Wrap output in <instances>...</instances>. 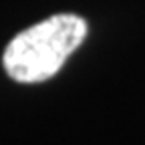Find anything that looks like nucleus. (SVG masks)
<instances>
[{
    "label": "nucleus",
    "instance_id": "obj_1",
    "mask_svg": "<svg viewBox=\"0 0 145 145\" xmlns=\"http://www.w3.org/2000/svg\"><path fill=\"white\" fill-rule=\"evenodd\" d=\"M87 36V22L77 14H54L36 22L10 40L4 69L18 83H40L59 72Z\"/></svg>",
    "mask_w": 145,
    "mask_h": 145
}]
</instances>
